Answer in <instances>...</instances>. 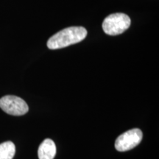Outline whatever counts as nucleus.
Instances as JSON below:
<instances>
[{"label": "nucleus", "mask_w": 159, "mask_h": 159, "mask_svg": "<svg viewBox=\"0 0 159 159\" xmlns=\"http://www.w3.org/2000/svg\"><path fill=\"white\" fill-rule=\"evenodd\" d=\"M87 35L86 29L83 27H70L53 35L47 41V47L50 49H62L80 43Z\"/></svg>", "instance_id": "f257e3e1"}, {"label": "nucleus", "mask_w": 159, "mask_h": 159, "mask_svg": "<svg viewBox=\"0 0 159 159\" xmlns=\"http://www.w3.org/2000/svg\"><path fill=\"white\" fill-rule=\"evenodd\" d=\"M131 20L128 15L122 13H114L105 18L102 22V29L107 35L122 34L130 27Z\"/></svg>", "instance_id": "f03ea898"}, {"label": "nucleus", "mask_w": 159, "mask_h": 159, "mask_svg": "<svg viewBox=\"0 0 159 159\" xmlns=\"http://www.w3.org/2000/svg\"><path fill=\"white\" fill-rule=\"evenodd\" d=\"M0 108L7 114L22 116L27 114L29 107L24 99L13 95H7L0 99Z\"/></svg>", "instance_id": "7ed1b4c3"}, {"label": "nucleus", "mask_w": 159, "mask_h": 159, "mask_svg": "<svg viewBox=\"0 0 159 159\" xmlns=\"http://www.w3.org/2000/svg\"><path fill=\"white\" fill-rule=\"evenodd\" d=\"M142 137V130L138 128L131 129L118 136L115 142V148L119 152L132 150L140 144Z\"/></svg>", "instance_id": "20e7f679"}, {"label": "nucleus", "mask_w": 159, "mask_h": 159, "mask_svg": "<svg viewBox=\"0 0 159 159\" xmlns=\"http://www.w3.org/2000/svg\"><path fill=\"white\" fill-rule=\"evenodd\" d=\"M56 154V146L55 142L50 139L43 140L40 144L38 150L39 159H53Z\"/></svg>", "instance_id": "39448f33"}, {"label": "nucleus", "mask_w": 159, "mask_h": 159, "mask_svg": "<svg viewBox=\"0 0 159 159\" xmlns=\"http://www.w3.org/2000/svg\"><path fill=\"white\" fill-rule=\"evenodd\" d=\"M16 147L12 142L0 144V159H13L15 156Z\"/></svg>", "instance_id": "423d86ee"}]
</instances>
